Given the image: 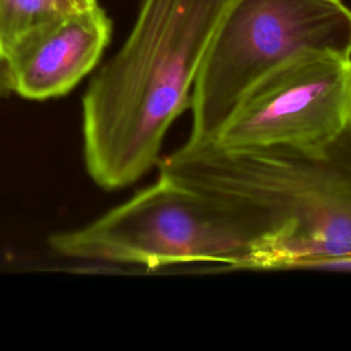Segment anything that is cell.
Instances as JSON below:
<instances>
[{
	"instance_id": "cell-1",
	"label": "cell",
	"mask_w": 351,
	"mask_h": 351,
	"mask_svg": "<svg viewBox=\"0 0 351 351\" xmlns=\"http://www.w3.org/2000/svg\"><path fill=\"white\" fill-rule=\"evenodd\" d=\"M229 0H138L122 47L82 96V156L104 191L138 181L189 108L195 80Z\"/></svg>"
},
{
	"instance_id": "cell-2",
	"label": "cell",
	"mask_w": 351,
	"mask_h": 351,
	"mask_svg": "<svg viewBox=\"0 0 351 351\" xmlns=\"http://www.w3.org/2000/svg\"><path fill=\"white\" fill-rule=\"evenodd\" d=\"M159 176L248 214L273 239V267L351 263V122L315 148L191 141Z\"/></svg>"
},
{
	"instance_id": "cell-3",
	"label": "cell",
	"mask_w": 351,
	"mask_h": 351,
	"mask_svg": "<svg viewBox=\"0 0 351 351\" xmlns=\"http://www.w3.org/2000/svg\"><path fill=\"white\" fill-rule=\"evenodd\" d=\"M60 256L160 269L181 263L271 269V236L248 214L158 180L92 222L48 240Z\"/></svg>"
},
{
	"instance_id": "cell-4",
	"label": "cell",
	"mask_w": 351,
	"mask_h": 351,
	"mask_svg": "<svg viewBox=\"0 0 351 351\" xmlns=\"http://www.w3.org/2000/svg\"><path fill=\"white\" fill-rule=\"evenodd\" d=\"M351 58V10L341 0H229L191 96V141H213L245 92L306 55Z\"/></svg>"
},
{
	"instance_id": "cell-5",
	"label": "cell",
	"mask_w": 351,
	"mask_h": 351,
	"mask_svg": "<svg viewBox=\"0 0 351 351\" xmlns=\"http://www.w3.org/2000/svg\"><path fill=\"white\" fill-rule=\"evenodd\" d=\"M351 122V58L298 56L255 82L213 143L228 148H315Z\"/></svg>"
},
{
	"instance_id": "cell-6",
	"label": "cell",
	"mask_w": 351,
	"mask_h": 351,
	"mask_svg": "<svg viewBox=\"0 0 351 351\" xmlns=\"http://www.w3.org/2000/svg\"><path fill=\"white\" fill-rule=\"evenodd\" d=\"M111 33L112 22L99 4L40 26L7 56L14 93L37 101L67 95L97 66Z\"/></svg>"
},
{
	"instance_id": "cell-7",
	"label": "cell",
	"mask_w": 351,
	"mask_h": 351,
	"mask_svg": "<svg viewBox=\"0 0 351 351\" xmlns=\"http://www.w3.org/2000/svg\"><path fill=\"white\" fill-rule=\"evenodd\" d=\"M73 10L66 0H0V53L7 58L27 34Z\"/></svg>"
},
{
	"instance_id": "cell-8",
	"label": "cell",
	"mask_w": 351,
	"mask_h": 351,
	"mask_svg": "<svg viewBox=\"0 0 351 351\" xmlns=\"http://www.w3.org/2000/svg\"><path fill=\"white\" fill-rule=\"evenodd\" d=\"M14 93L12 77L8 59L0 53V99H4Z\"/></svg>"
},
{
	"instance_id": "cell-9",
	"label": "cell",
	"mask_w": 351,
	"mask_h": 351,
	"mask_svg": "<svg viewBox=\"0 0 351 351\" xmlns=\"http://www.w3.org/2000/svg\"><path fill=\"white\" fill-rule=\"evenodd\" d=\"M66 1L75 10H86L99 4L97 0H66Z\"/></svg>"
}]
</instances>
